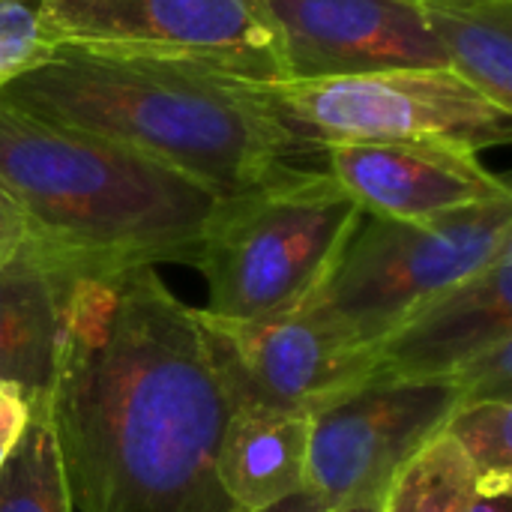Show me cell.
<instances>
[{
  "mask_svg": "<svg viewBox=\"0 0 512 512\" xmlns=\"http://www.w3.org/2000/svg\"><path fill=\"white\" fill-rule=\"evenodd\" d=\"M30 249V225L18 207V201L9 195V189L0 183V267L15 264Z\"/></svg>",
  "mask_w": 512,
  "mask_h": 512,
  "instance_id": "obj_22",
  "label": "cell"
},
{
  "mask_svg": "<svg viewBox=\"0 0 512 512\" xmlns=\"http://www.w3.org/2000/svg\"><path fill=\"white\" fill-rule=\"evenodd\" d=\"M0 102L123 144L219 198L261 186L309 153L276 123L261 84L168 57L57 45L6 84Z\"/></svg>",
  "mask_w": 512,
  "mask_h": 512,
  "instance_id": "obj_2",
  "label": "cell"
},
{
  "mask_svg": "<svg viewBox=\"0 0 512 512\" xmlns=\"http://www.w3.org/2000/svg\"><path fill=\"white\" fill-rule=\"evenodd\" d=\"M36 402L39 399L33 393H27L24 387L0 381V465L21 441V435L36 411Z\"/></svg>",
  "mask_w": 512,
  "mask_h": 512,
  "instance_id": "obj_21",
  "label": "cell"
},
{
  "mask_svg": "<svg viewBox=\"0 0 512 512\" xmlns=\"http://www.w3.org/2000/svg\"><path fill=\"white\" fill-rule=\"evenodd\" d=\"M48 411L81 512H237L216 477L228 399L153 267L69 276Z\"/></svg>",
  "mask_w": 512,
  "mask_h": 512,
  "instance_id": "obj_1",
  "label": "cell"
},
{
  "mask_svg": "<svg viewBox=\"0 0 512 512\" xmlns=\"http://www.w3.org/2000/svg\"><path fill=\"white\" fill-rule=\"evenodd\" d=\"M384 501H360V504H348V507H339L333 512H381Z\"/></svg>",
  "mask_w": 512,
  "mask_h": 512,
  "instance_id": "obj_25",
  "label": "cell"
},
{
  "mask_svg": "<svg viewBox=\"0 0 512 512\" xmlns=\"http://www.w3.org/2000/svg\"><path fill=\"white\" fill-rule=\"evenodd\" d=\"M255 512H333L312 489H300V492H294V495H288V498H282V501H276V504H270V507H264V510H255Z\"/></svg>",
  "mask_w": 512,
  "mask_h": 512,
  "instance_id": "obj_23",
  "label": "cell"
},
{
  "mask_svg": "<svg viewBox=\"0 0 512 512\" xmlns=\"http://www.w3.org/2000/svg\"><path fill=\"white\" fill-rule=\"evenodd\" d=\"M0 183L30 225L27 255L66 276L195 264L222 201L123 144L3 102Z\"/></svg>",
  "mask_w": 512,
  "mask_h": 512,
  "instance_id": "obj_3",
  "label": "cell"
},
{
  "mask_svg": "<svg viewBox=\"0 0 512 512\" xmlns=\"http://www.w3.org/2000/svg\"><path fill=\"white\" fill-rule=\"evenodd\" d=\"M285 81L447 69L417 0H261Z\"/></svg>",
  "mask_w": 512,
  "mask_h": 512,
  "instance_id": "obj_10",
  "label": "cell"
},
{
  "mask_svg": "<svg viewBox=\"0 0 512 512\" xmlns=\"http://www.w3.org/2000/svg\"><path fill=\"white\" fill-rule=\"evenodd\" d=\"M444 435L465 453L480 495L512 492V402H465Z\"/></svg>",
  "mask_w": 512,
  "mask_h": 512,
  "instance_id": "obj_18",
  "label": "cell"
},
{
  "mask_svg": "<svg viewBox=\"0 0 512 512\" xmlns=\"http://www.w3.org/2000/svg\"><path fill=\"white\" fill-rule=\"evenodd\" d=\"M321 153L327 174L366 216L420 222L512 198L510 183L456 141H342Z\"/></svg>",
  "mask_w": 512,
  "mask_h": 512,
  "instance_id": "obj_11",
  "label": "cell"
},
{
  "mask_svg": "<svg viewBox=\"0 0 512 512\" xmlns=\"http://www.w3.org/2000/svg\"><path fill=\"white\" fill-rule=\"evenodd\" d=\"M309 420L303 414L231 408L216 477L237 512H255L306 489Z\"/></svg>",
  "mask_w": 512,
  "mask_h": 512,
  "instance_id": "obj_13",
  "label": "cell"
},
{
  "mask_svg": "<svg viewBox=\"0 0 512 512\" xmlns=\"http://www.w3.org/2000/svg\"><path fill=\"white\" fill-rule=\"evenodd\" d=\"M285 135L321 153L342 141H456L489 150L512 141V114L450 69H387L321 81L261 84Z\"/></svg>",
  "mask_w": 512,
  "mask_h": 512,
  "instance_id": "obj_6",
  "label": "cell"
},
{
  "mask_svg": "<svg viewBox=\"0 0 512 512\" xmlns=\"http://www.w3.org/2000/svg\"><path fill=\"white\" fill-rule=\"evenodd\" d=\"M459 405L453 378H372L309 420L306 489L330 510L384 501L399 471L447 429Z\"/></svg>",
  "mask_w": 512,
  "mask_h": 512,
  "instance_id": "obj_8",
  "label": "cell"
},
{
  "mask_svg": "<svg viewBox=\"0 0 512 512\" xmlns=\"http://www.w3.org/2000/svg\"><path fill=\"white\" fill-rule=\"evenodd\" d=\"M66 282L33 255L0 267V381L36 399H48L54 384Z\"/></svg>",
  "mask_w": 512,
  "mask_h": 512,
  "instance_id": "obj_14",
  "label": "cell"
},
{
  "mask_svg": "<svg viewBox=\"0 0 512 512\" xmlns=\"http://www.w3.org/2000/svg\"><path fill=\"white\" fill-rule=\"evenodd\" d=\"M512 336V246L474 276L423 303L378 348L375 378H450L462 363Z\"/></svg>",
  "mask_w": 512,
  "mask_h": 512,
  "instance_id": "obj_12",
  "label": "cell"
},
{
  "mask_svg": "<svg viewBox=\"0 0 512 512\" xmlns=\"http://www.w3.org/2000/svg\"><path fill=\"white\" fill-rule=\"evenodd\" d=\"M0 512H72L48 399L36 402L21 441L0 465Z\"/></svg>",
  "mask_w": 512,
  "mask_h": 512,
  "instance_id": "obj_16",
  "label": "cell"
},
{
  "mask_svg": "<svg viewBox=\"0 0 512 512\" xmlns=\"http://www.w3.org/2000/svg\"><path fill=\"white\" fill-rule=\"evenodd\" d=\"M447 69L512 114V0L423 6Z\"/></svg>",
  "mask_w": 512,
  "mask_h": 512,
  "instance_id": "obj_15",
  "label": "cell"
},
{
  "mask_svg": "<svg viewBox=\"0 0 512 512\" xmlns=\"http://www.w3.org/2000/svg\"><path fill=\"white\" fill-rule=\"evenodd\" d=\"M450 378L462 393V405L465 402H512V336L474 354Z\"/></svg>",
  "mask_w": 512,
  "mask_h": 512,
  "instance_id": "obj_20",
  "label": "cell"
},
{
  "mask_svg": "<svg viewBox=\"0 0 512 512\" xmlns=\"http://www.w3.org/2000/svg\"><path fill=\"white\" fill-rule=\"evenodd\" d=\"M42 0H0V90L54 54Z\"/></svg>",
  "mask_w": 512,
  "mask_h": 512,
  "instance_id": "obj_19",
  "label": "cell"
},
{
  "mask_svg": "<svg viewBox=\"0 0 512 512\" xmlns=\"http://www.w3.org/2000/svg\"><path fill=\"white\" fill-rule=\"evenodd\" d=\"M423 6H471V3H480V0H417Z\"/></svg>",
  "mask_w": 512,
  "mask_h": 512,
  "instance_id": "obj_26",
  "label": "cell"
},
{
  "mask_svg": "<svg viewBox=\"0 0 512 512\" xmlns=\"http://www.w3.org/2000/svg\"><path fill=\"white\" fill-rule=\"evenodd\" d=\"M468 512H512V492H501V495H474Z\"/></svg>",
  "mask_w": 512,
  "mask_h": 512,
  "instance_id": "obj_24",
  "label": "cell"
},
{
  "mask_svg": "<svg viewBox=\"0 0 512 512\" xmlns=\"http://www.w3.org/2000/svg\"><path fill=\"white\" fill-rule=\"evenodd\" d=\"M477 495L465 453L441 432L390 483L381 512H468Z\"/></svg>",
  "mask_w": 512,
  "mask_h": 512,
  "instance_id": "obj_17",
  "label": "cell"
},
{
  "mask_svg": "<svg viewBox=\"0 0 512 512\" xmlns=\"http://www.w3.org/2000/svg\"><path fill=\"white\" fill-rule=\"evenodd\" d=\"M228 408L315 417L369 384L375 348L357 345L309 315L234 321L195 309Z\"/></svg>",
  "mask_w": 512,
  "mask_h": 512,
  "instance_id": "obj_9",
  "label": "cell"
},
{
  "mask_svg": "<svg viewBox=\"0 0 512 512\" xmlns=\"http://www.w3.org/2000/svg\"><path fill=\"white\" fill-rule=\"evenodd\" d=\"M363 219L360 204L318 168L222 198L204 231L195 267L207 279L204 312L234 321L300 315Z\"/></svg>",
  "mask_w": 512,
  "mask_h": 512,
  "instance_id": "obj_4",
  "label": "cell"
},
{
  "mask_svg": "<svg viewBox=\"0 0 512 512\" xmlns=\"http://www.w3.org/2000/svg\"><path fill=\"white\" fill-rule=\"evenodd\" d=\"M512 246V198L435 219H360L333 273L300 312L357 345L378 348L423 303Z\"/></svg>",
  "mask_w": 512,
  "mask_h": 512,
  "instance_id": "obj_5",
  "label": "cell"
},
{
  "mask_svg": "<svg viewBox=\"0 0 512 512\" xmlns=\"http://www.w3.org/2000/svg\"><path fill=\"white\" fill-rule=\"evenodd\" d=\"M54 45L147 54L252 84L285 81L261 0H42Z\"/></svg>",
  "mask_w": 512,
  "mask_h": 512,
  "instance_id": "obj_7",
  "label": "cell"
}]
</instances>
